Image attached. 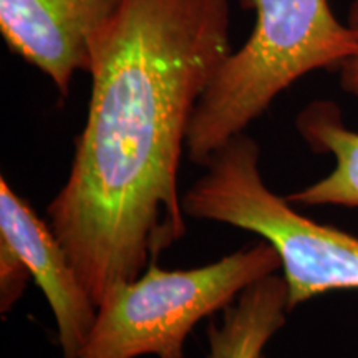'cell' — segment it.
<instances>
[{
	"label": "cell",
	"mask_w": 358,
	"mask_h": 358,
	"mask_svg": "<svg viewBox=\"0 0 358 358\" xmlns=\"http://www.w3.org/2000/svg\"><path fill=\"white\" fill-rule=\"evenodd\" d=\"M289 310L284 275L254 282L224 308L221 324H209L208 358H262L264 348L285 325Z\"/></svg>",
	"instance_id": "cell-8"
},
{
	"label": "cell",
	"mask_w": 358,
	"mask_h": 358,
	"mask_svg": "<svg viewBox=\"0 0 358 358\" xmlns=\"http://www.w3.org/2000/svg\"><path fill=\"white\" fill-rule=\"evenodd\" d=\"M256 10L252 34L219 66L192 115L186 150L194 164L245 133L303 75L342 69L358 53V34L329 0H239Z\"/></svg>",
	"instance_id": "cell-2"
},
{
	"label": "cell",
	"mask_w": 358,
	"mask_h": 358,
	"mask_svg": "<svg viewBox=\"0 0 358 358\" xmlns=\"http://www.w3.org/2000/svg\"><path fill=\"white\" fill-rule=\"evenodd\" d=\"M231 0H123L92 43V96L50 226L100 307L186 234L178 173L231 53Z\"/></svg>",
	"instance_id": "cell-1"
},
{
	"label": "cell",
	"mask_w": 358,
	"mask_h": 358,
	"mask_svg": "<svg viewBox=\"0 0 358 358\" xmlns=\"http://www.w3.org/2000/svg\"><path fill=\"white\" fill-rule=\"evenodd\" d=\"M348 25L358 34V0H353L348 10ZM340 83L347 93L358 98V53L340 69Z\"/></svg>",
	"instance_id": "cell-10"
},
{
	"label": "cell",
	"mask_w": 358,
	"mask_h": 358,
	"mask_svg": "<svg viewBox=\"0 0 358 358\" xmlns=\"http://www.w3.org/2000/svg\"><path fill=\"white\" fill-rule=\"evenodd\" d=\"M204 166L182 194L186 216L254 232L274 245L290 310L330 290L358 289V237L302 216L268 189L261 148L249 134L232 138Z\"/></svg>",
	"instance_id": "cell-3"
},
{
	"label": "cell",
	"mask_w": 358,
	"mask_h": 358,
	"mask_svg": "<svg viewBox=\"0 0 358 358\" xmlns=\"http://www.w3.org/2000/svg\"><path fill=\"white\" fill-rule=\"evenodd\" d=\"M30 274L29 267L22 261L6 239L0 237V308L2 313L12 310L27 287Z\"/></svg>",
	"instance_id": "cell-9"
},
{
	"label": "cell",
	"mask_w": 358,
	"mask_h": 358,
	"mask_svg": "<svg viewBox=\"0 0 358 358\" xmlns=\"http://www.w3.org/2000/svg\"><path fill=\"white\" fill-rule=\"evenodd\" d=\"M0 237L12 245L42 290L57 322L64 358H80L98 315V306L50 224H45L0 179Z\"/></svg>",
	"instance_id": "cell-6"
},
{
	"label": "cell",
	"mask_w": 358,
	"mask_h": 358,
	"mask_svg": "<svg viewBox=\"0 0 358 358\" xmlns=\"http://www.w3.org/2000/svg\"><path fill=\"white\" fill-rule=\"evenodd\" d=\"M123 0H0V34L12 53L38 69L62 96L90 70L92 43Z\"/></svg>",
	"instance_id": "cell-5"
},
{
	"label": "cell",
	"mask_w": 358,
	"mask_h": 358,
	"mask_svg": "<svg viewBox=\"0 0 358 358\" xmlns=\"http://www.w3.org/2000/svg\"><path fill=\"white\" fill-rule=\"evenodd\" d=\"M262 358H266V357H262Z\"/></svg>",
	"instance_id": "cell-11"
},
{
	"label": "cell",
	"mask_w": 358,
	"mask_h": 358,
	"mask_svg": "<svg viewBox=\"0 0 358 358\" xmlns=\"http://www.w3.org/2000/svg\"><path fill=\"white\" fill-rule=\"evenodd\" d=\"M279 268V254L264 239L203 267L164 271L151 261L100 303L80 358H185L187 335L201 320Z\"/></svg>",
	"instance_id": "cell-4"
},
{
	"label": "cell",
	"mask_w": 358,
	"mask_h": 358,
	"mask_svg": "<svg viewBox=\"0 0 358 358\" xmlns=\"http://www.w3.org/2000/svg\"><path fill=\"white\" fill-rule=\"evenodd\" d=\"M301 136L317 153H330L335 168L329 176L287 196L299 206H343L358 208V133L347 128L334 101L319 100L297 116Z\"/></svg>",
	"instance_id": "cell-7"
}]
</instances>
